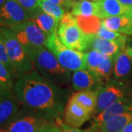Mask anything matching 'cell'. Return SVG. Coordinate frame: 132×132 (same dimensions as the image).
<instances>
[{"instance_id":"1","label":"cell","mask_w":132,"mask_h":132,"mask_svg":"<svg viewBox=\"0 0 132 132\" xmlns=\"http://www.w3.org/2000/svg\"><path fill=\"white\" fill-rule=\"evenodd\" d=\"M13 92L20 104L31 112L56 117L63 108L65 90L36 70L17 77Z\"/></svg>"},{"instance_id":"2","label":"cell","mask_w":132,"mask_h":132,"mask_svg":"<svg viewBox=\"0 0 132 132\" xmlns=\"http://www.w3.org/2000/svg\"><path fill=\"white\" fill-rule=\"evenodd\" d=\"M27 53L32 60L35 70L46 79L59 87L67 85L71 81L70 71L63 68L45 46L33 48Z\"/></svg>"},{"instance_id":"3","label":"cell","mask_w":132,"mask_h":132,"mask_svg":"<svg viewBox=\"0 0 132 132\" xmlns=\"http://www.w3.org/2000/svg\"><path fill=\"white\" fill-rule=\"evenodd\" d=\"M0 33L5 43L10 62L18 77L35 70L32 60L10 28L0 26Z\"/></svg>"},{"instance_id":"4","label":"cell","mask_w":132,"mask_h":132,"mask_svg":"<svg viewBox=\"0 0 132 132\" xmlns=\"http://www.w3.org/2000/svg\"><path fill=\"white\" fill-rule=\"evenodd\" d=\"M57 34L68 48L80 52L88 51L90 35H86L81 30L76 16L71 13H65L59 21Z\"/></svg>"},{"instance_id":"5","label":"cell","mask_w":132,"mask_h":132,"mask_svg":"<svg viewBox=\"0 0 132 132\" xmlns=\"http://www.w3.org/2000/svg\"><path fill=\"white\" fill-rule=\"evenodd\" d=\"M45 47L55 56L63 68L69 71L85 69V53L67 47L60 40L57 32L48 36Z\"/></svg>"},{"instance_id":"6","label":"cell","mask_w":132,"mask_h":132,"mask_svg":"<svg viewBox=\"0 0 132 132\" xmlns=\"http://www.w3.org/2000/svg\"><path fill=\"white\" fill-rule=\"evenodd\" d=\"M26 52L33 48L45 46L48 35L32 20L11 27Z\"/></svg>"},{"instance_id":"7","label":"cell","mask_w":132,"mask_h":132,"mask_svg":"<svg viewBox=\"0 0 132 132\" xmlns=\"http://www.w3.org/2000/svg\"><path fill=\"white\" fill-rule=\"evenodd\" d=\"M47 122L43 114L31 112H19L8 123L0 127V132H37L40 126Z\"/></svg>"},{"instance_id":"8","label":"cell","mask_w":132,"mask_h":132,"mask_svg":"<svg viewBox=\"0 0 132 132\" xmlns=\"http://www.w3.org/2000/svg\"><path fill=\"white\" fill-rule=\"evenodd\" d=\"M126 88L121 83L115 81H109L101 86L98 91L95 114L101 112L118 101L125 98Z\"/></svg>"},{"instance_id":"9","label":"cell","mask_w":132,"mask_h":132,"mask_svg":"<svg viewBox=\"0 0 132 132\" xmlns=\"http://www.w3.org/2000/svg\"><path fill=\"white\" fill-rule=\"evenodd\" d=\"M30 20V15L15 0H7L0 7V26L11 28Z\"/></svg>"},{"instance_id":"10","label":"cell","mask_w":132,"mask_h":132,"mask_svg":"<svg viewBox=\"0 0 132 132\" xmlns=\"http://www.w3.org/2000/svg\"><path fill=\"white\" fill-rule=\"evenodd\" d=\"M126 41H112L98 37L97 35H90L89 40V50H95L101 54L115 58L118 54L126 49Z\"/></svg>"},{"instance_id":"11","label":"cell","mask_w":132,"mask_h":132,"mask_svg":"<svg viewBox=\"0 0 132 132\" xmlns=\"http://www.w3.org/2000/svg\"><path fill=\"white\" fill-rule=\"evenodd\" d=\"M19 105L13 90H7L0 94V127L19 113Z\"/></svg>"},{"instance_id":"12","label":"cell","mask_w":132,"mask_h":132,"mask_svg":"<svg viewBox=\"0 0 132 132\" xmlns=\"http://www.w3.org/2000/svg\"><path fill=\"white\" fill-rule=\"evenodd\" d=\"M71 83L75 90H99L104 84L93 73L87 69H81L73 72Z\"/></svg>"},{"instance_id":"13","label":"cell","mask_w":132,"mask_h":132,"mask_svg":"<svg viewBox=\"0 0 132 132\" xmlns=\"http://www.w3.org/2000/svg\"><path fill=\"white\" fill-rule=\"evenodd\" d=\"M128 112H132V101H128L126 98L118 101L95 116L91 128L97 129L110 118Z\"/></svg>"},{"instance_id":"14","label":"cell","mask_w":132,"mask_h":132,"mask_svg":"<svg viewBox=\"0 0 132 132\" xmlns=\"http://www.w3.org/2000/svg\"><path fill=\"white\" fill-rule=\"evenodd\" d=\"M91 116L92 114L70 98L65 109V121L67 125L79 128Z\"/></svg>"},{"instance_id":"15","label":"cell","mask_w":132,"mask_h":132,"mask_svg":"<svg viewBox=\"0 0 132 132\" xmlns=\"http://www.w3.org/2000/svg\"><path fill=\"white\" fill-rule=\"evenodd\" d=\"M98 5V17L103 19L110 16L131 15L132 7L123 5L120 0H94Z\"/></svg>"},{"instance_id":"16","label":"cell","mask_w":132,"mask_h":132,"mask_svg":"<svg viewBox=\"0 0 132 132\" xmlns=\"http://www.w3.org/2000/svg\"><path fill=\"white\" fill-rule=\"evenodd\" d=\"M102 24L106 28L126 35H132L131 15L110 16L102 19Z\"/></svg>"},{"instance_id":"17","label":"cell","mask_w":132,"mask_h":132,"mask_svg":"<svg viewBox=\"0 0 132 132\" xmlns=\"http://www.w3.org/2000/svg\"><path fill=\"white\" fill-rule=\"evenodd\" d=\"M30 20L33 21L48 36L57 32L60 21L52 15L43 12L40 8L31 15Z\"/></svg>"},{"instance_id":"18","label":"cell","mask_w":132,"mask_h":132,"mask_svg":"<svg viewBox=\"0 0 132 132\" xmlns=\"http://www.w3.org/2000/svg\"><path fill=\"white\" fill-rule=\"evenodd\" d=\"M99 90H80L71 96V98L81 105L92 114L94 113Z\"/></svg>"},{"instance_id":"19","label":"cell","mask_w":132,"mask_h":132,"mask_svg":"<svg viewBox=\"0 0 132 132\" xmlns=\"http://www.w3.org/2000/svg\"><path fill=\"white\" fill-rule=\"evenodd\" d=\"M132 120V112H128L110 118L98 128L101 132H121Z\"/></svg>"},{"instance_id":"20","label":"cell","mask_w":132,"mask_h":132,"mask_svg":"<svg viewBox=\"0 0 132 132\" xmlns=\"http://www.w3.org/2000/svg\"><path fill=\"white\" fill-rule=\"evenodd\" d=\"M78 26L86 35H97L102 26V20L95 15L76 16Z\"/></svg>"},{"instance_id":"21","label":"cell","mask_w":132,"mask_h":132,"mask_svg":"<svg viewBox=\"0 0 132 132\" xmlns=\"http://www.w3.org/2000/svg\"><path fill=\"white\" fill-rule=\"evenodd\" d=\"M131 57L126 52L122 51L114 58L113 73L116 78H122L127 76L131 71Z\"/></svg>"},{"instance_id":"22","label":"cell","mask_w":132,"mask_h":132,"mask_svg":"<svg viewBox=\"0 0 132 132\" xmlns=\"http://www.w3.org/2000/svg\"><path fill=\"white\" fill-rule=\"evenodd\" d=\"M71 13L74 16H97L98 5L94 0H81L72 7Z\"/></svg>"},{"instance_id":"23","label":"cell","mask_w":132,"mask_h":132,"mask_svg":"<svg viewBox=\"0 0 132 132\" xmlns=\"http://www.w3.org/2000/svg\"><path fill=\"white\" fill-rule=\"evenodd\" d=\"M114 62V58L109 56H105L101 64L93 72L96 77L104 85L109 81V79L113 73Z\"/></svg>"},{"instance_id":"24","label":"cell","mask_w":132,"mask_h":132,"mask_svg":"<svg viewBox=\"0 0 132 132\" xmlns=\"http://www.w3.org/2000/svg\"><path fill=\"white\" fill-rule=\"evenodd\" d=\"M38 4L43 12L52 15L58 21H60L63 15L65 14L64 7L52 2L50 0H38Z\"/></svg>"},{"instance_id":"25","label":"cell","mask_w":132,"mask_h":132,"mask_svg":"<svg viewBox=\"0 0 132 132\" xmlns=\"http://www.w3.org/2000/svg\"><path fill=\"white\" fill-rule=\"evenodd\" d=\"M15 75L7 66L0 61V85L7 90H13L14 85L13 76Z\"/></svg>"},{"instance_id":"26","label":"cell","mask_w":132,"mask_h":132,"mask_svg":"<svg viewBox=\"0 0 132 132\" xmlns=\"http://www.w3.org/2000/svg\"><path fill=\"white\" fill-rule=\"evenodd\" d=\"M104 55L100 52L95 50H90L85 53V59H86V68L88 71L93 73L95 70L98 68L101 62L104 60Z\"/></svg>"},{"instance_id":"27","label":"cell","mask_w":132,"mask_h":132,"mask_svg":"<svg viewBox=\"0 0 132 132\" xmlns=\"http://www.w3.org/2000/svg\"><path fill=\"white\" fill-rule=\"evenodd\" d=\"M97 35L100 38L109 40H112V41H120V40H125L127 39L126 35L112 31L109 29L106 28L103 24L97 34Z\"/></svg>"},{"instance_id":"28","label":"cell","mask_w":132,"mask_h":132,"mask_svg":"<svg viewBox=\"0 0 132 132\" xmlns=\"http://www.w3.org/2000/svg\"><path fill=\"white\" fill-rule=\"evenodd\" d=\"M15 1L28 13L30 15V18H31V15L40 8L39 7L38 0H15Z\"/></svg>"},{"instance_id":"29","label":"cell","mask_w":132,"mask_h":132,"mask_svg":"<svg viewBox=\"0 0 132 132\" xmlns=\"http://www.w3.org/2000/svg\"><path fill=\"white\" fill-rule=\"evenodd\" d=\"M0 61L2 62L3 63H5V65L7 66L11 71H13L15 73V71H14L13 66H12L10 62L9 57H8L7 53V50H6V47H5V43L3 41V40H2L1 33H0Z\"/></svg>"},{"instance_id":"30","label":"cell","mask_w":132,"mask_h":132,"mask_svg":"<svg viewBox=\"0 0 132 132\" xmlns=\"http://www.w3.org/2000/svg\"><path fill=\"white\" fill-rule=\"evenodd\" d=\"M56 121L57 123V126L61 128L62 132H93L92 128L82 130V129H79V128L73 127V126H68L66 123H62L61 120L59 119V118L56 119Z\"/></svg>"},{"instance_id":"31","label":"cell","mask_w":132,"mask_h":132,"mask_svg":"<svg viewBox=\"0 0 132 132\" xmlns=\"http://www.w3.org/2000/svg\"><path fill=\"white\" fill-rule=\"evenodd\" d=\"M37 132H62L61 128L58 126L54 125L51 123L46 122L41 125L38 129Z\"/></svg>"},{"instance_id":"32","label":"cell","mask_w":132,"mask_h":132,"mask_svg":"<svg viewBox=\"0 0 132 132\" xmlns=\"http://www.w3.org/2000/svg\"><path fill=\"white\" fill-rule=\"evenodd\" d=\"M80 1H81V0H65V8L66 10L71 9L76 4H77Z\"/></svg>"},{"instance_id":"33","label":"cell","mask_w":132,"mask_h":132,"mask_svg":"<svg viewBox=\"0 0 132 132\" xmlns=\"http://www.w3.org/2000/svg\"><path fill=\"white\" fill-rule=\"evenodd\" d=\"M121 132H132V120L124 127Z\"/></svg>"},{"instance_id":"34","label":"cell","mask_w":132,"mask_h":132,"mask_svg":"<svg viewBox=\"0 0 132 132\" xmlns=\"http://www.w3.org/2000/svg\"><path fill=\"white\" fill-rule=\"evenodd\" d=\"M120 2L126 7H132V0H120Z\"/></svg>"},{"instance_id":"35","label":"cell","mask_w":132,"mask_h":132,"mask_svg":"<svg viewBox=\"0 0 132 132\" xmlns=\"http://www.w3.org/2000/svg\"><path fill=\"white\" fill-rule=\"evenodd\" d=\"M51 2H54V3H55V4H57V5H59L62 6V7H64L65 8V0H50Z\"/></svg>"},{"instance_id":"36","label":"cell","mask_w":132,"mask_h":132,"mask_svg":"<svg viewBox=\"0 0 132 132\" xmlns=\"http://www.w3.org/2000/svg\"><path fill=\"white\" fill-rule=\"evenodd\" d=\"M126 52L128 54V55L131 57V59H132V48L128 47L126 48Z\"/></svg>"},{"instance_id":"37","label":"cell","mask_w":132,"mask_h":132,"mask_svg":"<svg viewBox=\"0 0 132 132\" xmlns=\"http://www.w3.org/2000/svg\"><path fill=\"white\" fill-rule=\"evenodd\" d=\"M5 91H7V90H5V89H4L1 85H0V94H2V93H3L4 92H5Z\"/></svg>"},{"instance_id":"38","label":"cell","mask_w":132,"mask_h":132,"mask_svg":"<svg viewBox=\"0 0 132 132\" xmlns=\"http://www.w3.org/2000/svg\"><path fill=\"white\" fill-rule=\"evenodd\" d=\"M6 1H7V0H0V7H1L2 5H4V4H5Z\"/></svg>"},{"instance_id":"39","label":"cell","mask_w":132,"mask_h":132,"mask_svg":"<svg viewBox=\"0 0 132 132\" xmlns=\"http://www.w3.org/2000/svg\"><path fill=\"white\" fill-rule=\"evenodd\" d=\"M131 17H132V9H131Z\"/></svg>"}]
</instances>
